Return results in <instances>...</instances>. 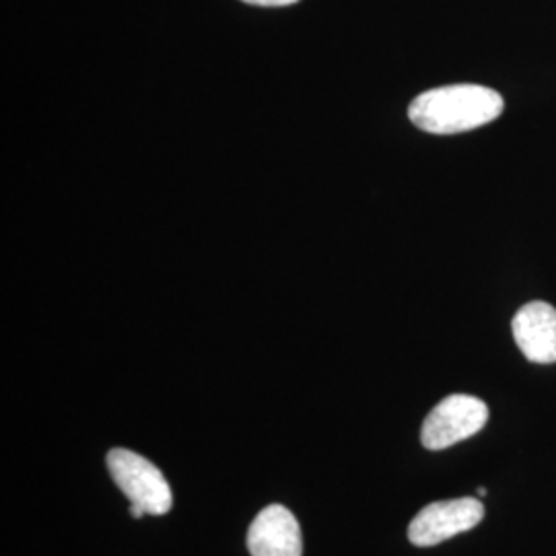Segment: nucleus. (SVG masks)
Here are the masks:
<instances>
[{
    "instance_id": "nucleus-1",
    "label": "nucleus",
    "mask_w": 556,
    "mask_h": 556,
    "mask_svg": "<svg viewBox=\"0 0 556 556\" xmlns=\"http://www.w3.org/2000/svg\"><path fill=\"white\" fill-rule=\"evenodd\" d=\"M503 110L505 101L495 89L464 83L420 93L408 108V118L431 135H459L495 122Z\"/></svg>"
},
{
    "instance_id": "nucleus-2",
    "label": "nucleus",
    "mask_w": 556,
    "mask_h": 556,
    "mask_svg": "<svg viewBox=\"0 0 556 556\" xmlns=\"http://www.w3.org/2000/svg\"><path fill=\"white\" fill-rule=\"evenodd\" d=\"M105 464L119 491L132 505H139L151 516H165L172 509L174 495L169 482L147 457L116 447L108 454Z\"/></svg>"
},
{
    "instance_id": "nucleus-3",
    "label": "nucleus",
    "mask_w": 556,
    "mask_h": 556,
    "mask_svg": "<svg viewBox=\"0 0 556 556\" xmlns=\"http://www.w3.org/2000/svg\"><path fill=\"white\" fill-rule=\"evenodd\" d=\"M489 420V406L477 396L454 394L441 400L425 418L420 441L427 450L439 452L477 435Z\"/></svg>"
},
{
    "instance_id": "nucleus-4",
    "label": "nucleus",
    "mask_w": 556,
    "mask_h": 556,
    "mask_svg": "<svg viewBox=\"0 0 556 556\" xmlns=\"http://www.w3.org/2000/svg\"><path fill=\"white\" fill-rule=\"evenodd\" d=\"M484 517V505L472 497L438 501L418 511L408 528V540L415 546H435L450 538L464 534Z\"/></svg>"
},
{
    "instance_id": "nucleus-5",
    "label": "nucleus",
    "mask_w": 556,
    "mask_h": 556,
    "mask_svg": "<svg viewBox=\"0 0 556 556\" xmlns=\"http://www.w3.org/2000/svg\"><path fill=\"white\" fill-rule=\"evenodd\" d=\"M252 556H301L303 540L295 516L282 505H268L260 511L248 532Z\"/></svg>"
},
{
    "instance_id": "nucleus-6",
    "label": "nucleus",
    "mask_w": 556,
    "mask_h": 556,
    "mask_svg": "<svg viewBox=\"0 0 556 556\" xmlns=\"http://www.w3.org/2000/svg\"><path fill=\"white\" fill-rule=\"evenodd\" d=\"M511 330L517 349L530 363H556V307L551 303H526L511 321Z\"/></svg>"
},
{
    "instance_id": "nucleus-7",
    "label": "nucleus",
    "mask_w": 556,
    "mask_h": 556,
    "mask_svg": "<svg viewBox=\"0 0 556 556\" xmlns=\"http://www.w3.org/2000/svg\"><path fill=\"white\" fill-rule=\"evenodd\" d=\"M248 4H256V7H289L295 4L299 0H243Z\"/></svg>"
},
{
    "instance_id": "nucleus-8",
    "label": "nucleus",
    "mask_w": 556,
    "mask_h": 556,
    "mask_svg": "<svg viewBox=\"0 0 556 556\" xmlns=\"http://www.w3.org/2000/svg\"><path fill=\"white\" fill-rule=\"evenodd\" d=\"M130 516L140 519V517L147 516V511H144L142 507H139V505H132V503H130Z\"/></svg>"
},
{
    "instance_id": "nucleus-9",
    "label": "nucleus",
    "mask_w": 556,
    "mask_h": 556,
    "mask_svg": "<svg viewBox=\"0 0 556 556\" xmlns=\"http://www.w3.org/2000/svg\"><path fill=\"white\" fill-rule=\"evenodd\" d=\"M484 495H486V489L480 486V489H478V497H484Z\"/></svg>"
}]
</instances>
